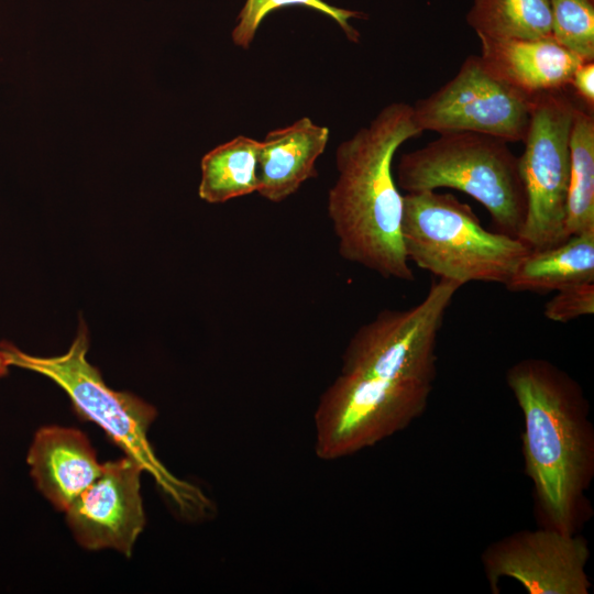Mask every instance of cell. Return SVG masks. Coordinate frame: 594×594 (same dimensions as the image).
Masks as SVG:
<instances>
[{
  "label": "cell",
  "instance_id": "1",
  "mask_svg": "<svg viewBox=\"0 0 594 594\" xmlns=\"http://www.w3.org/2000/svg\"><path fill=\"white\" fill-rule=\"evenodd\" d=\"M506 382L524 417L525 471L542 527L576 534L590 518L585 497L594 476V428L581 385L540 358L522 359Z\"/></svg>",
  "mask_w": 594,
  "mask_h": 594
},
{
  "label": "cell",
  "instance_id": "2",
  "mask_svg": "<svg viewBox=\"0 0 594 594\" xmlns=\"http://www.w3.org/2000/svg\"><path fill=\"white\" fill-rule=\"evenodd\" d=\"M421 133L413 107L392 102L337 148L328 213L339 254L384 278L415 280L403 243L404 195L392 164L398 147Z\"/></svg>",
  "mask_w": 594,
  "mask_h": 594
},
{
  "label": "cell",
  "instance_id": "3",
  "mask_svg": "<svg viewBox=\"0 0 594 594\" xmlns=\"http://www.w3.org/2000/svg\"><path fill=\"white\" fill-rule=\"evenodd\" d=\"M88 330L84 322H80L70 348L62 355L34 356L8 342L0 343L9 365L37 372L56 383L68 395L76 413L101 427L127 457L154 477L182 513L189 516L206 514L210 508L207 497L194 485L174 476L148 442L147 431L156 417L155 408L133 394L110 388L99 370L88 362Z\"/></svg>",
  "mask_w": 594,
  "mask_h": 594
},
{
  "label": "cell",
  "instance_id": "4",
  "mask_svg": "<svg viewBox=\"0 0 594 594\" xmlns=\"http://www.w3.org/2000/svg\"><path fill=\"white\" fill-rule=\"evenodd\" d=\"M403 243L409 262L437 278L505 285L530 249L484 228L470 205L449 193L404 195Z\"/></svg>",
  "mask_w": 594,
  "mask_h": 594
},
{
  "label": "cell",
  "instance_id": "5",
  "mask_svg": "<svg viewBox=\"0 0 594 594\" xmlns=\"http://www.w3.org/2000/svg\"><path fill=\"white\" fill-rule=\"evenodd\" d=\"M396 184L406 193L451 188L479 201L495 231L518 237L527 211L519 157L508 143L491 135L440 134L425 146L405 153Z\"/></svg>",
  "mask_w": 594,
  "mask_h": 594
},
{
  "label": "cell",
  "instance_id": "6",
  "mask_svg": "<svg viewBox=\"0 0 594 594\" xmlns=\"http://www.w3.org/2000/svg\"><path fill=\"white\" fill-rule=\"evenodd\" d=\"M432 387L341 373L315 411L317 455L343 458L403 430L422 415Z\"/></svg>",
  "mask_w": 594,
  "mask_h": 594
},
{
  "label": "cell",
  "instance_id": "7",
  "mask_svg": "<svg viewBox=\"0 0 594 594\" xmlns=\"http://www.w3.org/2000/svg\"><path fill=\"white\" fill-rule=\"evenodd\" d=\"M461 287L457 282L437 278L417 305L378 312L350 339L341 373L433 384L438 336Z\"/></svg>",
  "mask_w": 594,
  "mask_h": 594
},
{
  "label": "cell",
  "instance_id": "8",
  "mask_svg": "<svg viewBox=\"0 0 594 594\" xmlns=\"http://www.w3.org/2000/svg\"><path fill=\"white\" fill-rule=\"evenodd\" d=\"M576 105L564 90L535 96L519 157L527 211L518 234L530 250L557 245L565 232L570 176L569 140Z\"/></svg>",
  "mask_w": 594,
  "mask_h": 594
},
{
  "label": "cell",
  "instance_id": "9",
  "mask_svg": "<svg viewBox=\"0 0 594 594\" xmlns=\"http://www.w3.org/2000/svg\"><path fill=\"white\" fill-rule=\"evenodd\" d=\"M534 99L493 75L480 55H471L452 79L411 107L421 132H474L515 143L526 138Z\"/></svg>",
  "mask_w": 594,
  "mask_h": 594
},
{
  "label": "cell",
  "instance_id": "10",
  "mask_svg": "<svg viewBox=\"0 0 594 594\" xmlns=\"http://www.w3.org/2000/svg\"><path fill=\"white\" fill-rule=\"evenodd\" d=\"M588 558L583 537L541 527L492 543L484 550L482 563L493 594L499 593L498 583L505 578L530 594H588Z\"/></svg>",
  "mask_w": 594,
  "mask_h": 594
},
{
  "label": "cell",
  "instance_id": "11",
  "mask_svg": "<svg viewBox=\"0 0 594 594\" xmlns=\"http://www.w3.org/2000/svg\"><path fill=\"white\" fill-rule=\"evenodd\" d=\"M143 471L127 455L102 464L97 480L65 510L67 524L81 547L110 548L131 556L145 525L141 496Z\"/></svg>",
  "mask_w": 594,
  "mask_h": 594
},
{
  "label": "cell",
  "instance_id": "12",
  "mask_svg": "<svg viewBox=\"0 0 594 594\" xmlns=\"http://www.w3.org/2000/svg\"><path fill=\"white\" fill-rule=\"evenodd\" d=\"M26 461L40 492L62 512L102 470L88 438L78 429L58 426L35 433Z\"/></svg>",
  "mask_w": 594,
  "mask_h": 594
},
{
  "label": "cell",
  "instance_id": "13",
  "mask_svg": "<svg viewBox=\"0 0 594 594\" xmlns=\"http://www.w3.org/2000/svg\"><path fill=\"white\" fill-rule=\"evenodd\" d=\"M479 38L480 56L487 69L531 97L566 89L583 62L553 37L529 41Z\"/></svg>",
  "mask_w": 594,
  "mask_h": 594
},
{
  "label": "cell",
  "instance_id": "14",
  "mask_svg": "<svg viewBox=\"0 0 594 594\" xmlns=\"http://www.w3.org/2000/svg\"><path fill=\"white\" fill-rule=\"evenodd\" d=\"M329 129L305 117L268 132L258 152L257 193L280 202L317 176L316 162L326 150Z\"/></svg>",
  "mask_w": 594,
  "mask_h": 594
},
{
  "label": "cell",
  "instance_id": "15",
  "mask_svg": "<svg viewBox=\"0 0 594 594\" xmlns=\"http://www.w3.org/2000/svg\"><path fill=\"white\" fill-rule=\"evenodd\" d=\"M586 282H594V230L530 250L504 286L514 293L546 294Z\"/></svg>",
  "mask_w": 594,
  "mask_h": 594
},
{
  "label": "cell",
  "instance_id": "16",
  "mask_svg": "<svg viewBox=\"0 0 594 594\" xmlns=\"http://www.w3.org/2000/svg\"><path fill=\"white\" fill-rule=\"evenodd\" d=\"M260 145L254 139L239 135L205 154L199 197L221 204L257 191Z\"/></svg>",
  "mask_w": 594,
  "mask_h": 594
},
{
  "label": "cell",
  "instance_id": "17",
  "mask_svg": "<svg viewBox=\"0 0 594 594\" xmlns=\"http://www.w3.org/2000/svg\"><path fill=\"white\" fill-rule=\"evenodd\" d=\"M466 23L477 36L492 40L552 37L549 0H473Z\"/></svg>",
  "mask_w": 594,
  "mask_h": 594
},
{
  "label": "cell",
  "instance_id": "18",
  "mask_svg": "<svg viewBox=\"0 0 594 594\" xmlns=\"http://www.w3.org/2000/svg\"><path fill=\"white\" fill-rule=\"evenodd\" d=\"M570 176L565 232L594 230V116L576 105L569 140Z\"/></svg>",
  "mask_w": 594,
  "mask_h": 594
},
{
  "label": "cell",
  "instance_id": "19",
  "mask_svg": "<svg viewBox=\"0 0 594 594\" xmlns=\"http://www.w3.org/2000/svg\"><path fill=\"white\" fill-rule=\"evenodd\" d=\"M289 6L307 7L328 15L338 23L350 41H359L360 34L349 23V20L362 18L361 12L337 8L323 0H246L239 13L238 24L232 31L233 43L242 48H248L265 16L276 9Z\"/></svg>",
  "mask_w": 594,
  "mask_h": 594
},
{
  "label": "cell",
  "instance_id": "20",
  "mask_svg": "<svg viewBox=\"0 0 594 594\" xmlns=\"http://www.w3.org/2000/svg\"><path fill=\"white\" fill-rule=\"evenodd\" d=\"M552 37L582 61H594V0H549Z\"/></svg>",
  "mask_w": 594,
  "mask_h": 594
},
{
  "label": "cell",
  "instance_id": "21",
  "mask_svg": "<svg viewBox=\"0 0 594 594\" xmlns=\"http://www.w3.org/2000/svg\"><path fill=\"white\" fill-rule=\"evenodd\" d=\"M594 314V282L572 285L556 292L543 309L544 317L553 322L568 323Z\"/></svg>",
  "mask_w": 594,
  "mask_h": 594
},
{
  "label": "cell",
  "instance_id": "22",
  "mask_svg": "<svg viewBox=\"0 0 594 594\" xmlns=\"http://www.w3.org/2000/svg\"><path fill=\"white\" fill-rule=\"evenodd\" d=\"M584 108L594 112V61H583L576 67L570 86Z\"/></svg>",
  "mask_w": 594,
  "mask_h": 594
},
{
  "label": "cell",
  "instance_id": "23",
  "mask_svg": "<svg viewBox=\"0 0 594 594\" xmlns=\"http://www.w3.org/2000/svg\"><path fill=\"white\" fill-rule=\"evenodd\" d=\"M9 364L3 355V353L0 350V377L8 374Z\"/></svg>",
  "mask_w": 594,
  "mask_h": 594
}]
</instances>
